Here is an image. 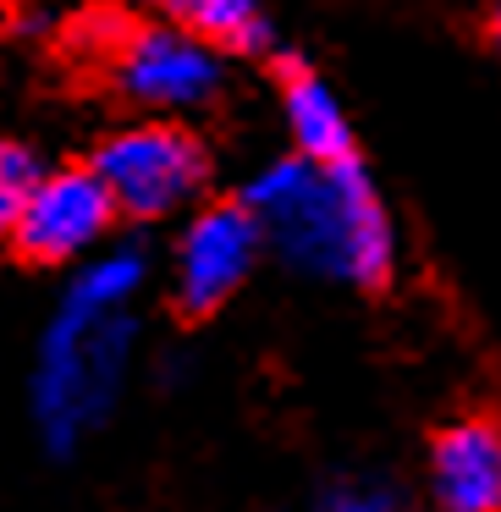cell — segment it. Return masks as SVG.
<instances>
[{"label":"cell","mask_w":501,"mask_h":512,"mask_svg":"<svg viewBox=\"0 0 501 512\" xmlns=\"http://www.w3.org/2000/svg\"><path fill=\"white\" fill-rule=\"evenodd\" d=\"M111 221L116 204L105 182L94 177V166L45 171L12 221V248L28 265H67V259L89 254L111 232Z\"/></svg>","instance_id":"5"},{"label":"cell","mask_w":501,"mask_h":512,"mask_svg":"<svg viewBox=\"0 0 501 512\" xmlns=\"http://www.w3.org/2000/svg\"><path fill=\"white\" fill-rule=\"evenodd\" d=\"M94 45H100L111 83L149 111H193L221 89V61H215L210 39L188 34V28L94 17Z\"/></svg>","instance_id":"3"},{"label":"cell","mask_w":501,"mask_h":512,"mask_svg":"<svg viewBox=\"0 0 501 512\" xmlns=\"http://www.w3.org/2000/svg\"><path fill=\"white\" fill-rule=\"evenodd\" d=\"M138 287H144V254L133 248L105 254L72 281L50 320L34 375V419L56 457L78 452V441L94 424H105V413L122 397L127 358H133L127 303Z\"/></svg>","instance_id":"2"},{"label":"cell","mask_w":501,"mask_h":512,"mask_svg":"<svg viewBox=\"0 0 501 512\" xmlns=\"http://www.w3.org/2000/svg\"><path fill=\"white\" fill-rule=\"evenodd\" d=\"M281 105H287V127L298 155L309 160H347L353 155V127L347 111L309 67H287L281 72Z\"/></svg>","instance_id":"8"},{"label":"cell","mask_w":501,"mask_h":512,"mask_svg":"<svg viewBox=\"0 0 501 512\" xmlns=\"http://www.w3.org/2000/svg\"><path fill=\"white\" fill-rule=\"evenodd\" d=\"M243 204L254 210L265 248H276L292 270L336 276L369 292L391 287V270H397L391 215L380 204L369 171L353 155L347 160L287 155L248 182Z\"/></svg>","instance_id":"1"},{"label":"cell","mask_w":501,"mask_h":512,"mask_svg":"<svg viewBox=\"0 0 501 512\" xmlns=\"http://www.w3.org/2000/svg\"><path fill=\"white\" fill-rule=\"evenodd\" d=\"M430 490L446 512H501V424L485 413L446 424L430 446Z\"/></svg>","instance_id":"7"},{"label":"cell","mask_w":501,"mask_h":512,"mask_svg":"<svg viewBox=\"0 0 501 512\" xmlns=\"http://www.w3.org/2000/svg\"><path fill=\"white\" fill-rule=\"evenodd\" d=\"M259 248H265V232L243 199L199 210L177 248V309L188 320H210L248 281Z\"/></svg>","instance_id":"6"},{"label":"cell","mask_w":501,"mask_h":512,"mask_svg":"<svg viewBox=\"0 0 501 512\" xmlns=\"http://www.w3.org/2000/svg\"><path fill=\"white\" fill-rule=\"evenodd\" d=\"M94 177L105 182L116 215L133 221H166L188 199H199L210 182L204 144L177 122H144L122 127L94 149Z\"/></svg>","instance_id":"4"},{"label":"cell","mask_w":501,"mask_h":512,"mask_svg":"<svg viewBox=\"0 0 501 512\" xmlns=\"http://www.w3.org/2000/svg\"><path fill=\"white\" fill-rule=\"evenodd\" d=\"M149 6H166V12H171V6H177V0H149Z\"/></svg>","instance_id":"13"},{"label":"cell","mask_w":501,"mask_h":512,"mask_svg":"<svg viewBox=\"0 0 501 512\" xmlns=\"http://www.w3.org/2000/svg\"><path fill=\"white\" fill-rule=\"evenodd\" d=\"M490 39H496V45H501V0H496V6H490Z\"/></svg>","instance_id":"12"},{"label":"cell","mask_w":501,"mask_h":512,"mask_svg":"<svg viewBox=\"0 0 501 512\" xmlns=\"http://www.w3.org/2000/svg\"><path fill=\"white\" fill-rule=\"evenodd\" d=\"M397 490L386 485H336L325 490V507H342V512H380V507H397Z\"/></svg>","instance_id":"11"},{"label":"cell","mask_w":501,"mask_h":512,"mask_svg":"<svg viewBox=\"0 0 501 512\" xmlns=\"http://www.w3.org/2000/svg\"><path fill=\"white\" fill-rule=\"evenodd\" d=\"M39 177H45V171H39L34 149L12 144V138H0V232H12L17 210H23V199L34 193Z\"/></svg>","instance_id":"10"},{"label":"cell","mask_w":501,"mask_h":512,"mask_svg":"<svg viewBox=\"0 0 501 512\" xmlns=\"http://www.w3.org/2000/svg\"><path fill=\"white\" fill-rule=\"evenodd\" d=\"M171 12L182 17V28L221 50H259L270 39L265 28V12L259 0H177Z\"/></svg>","instance_id":"9"}]
</instances>
